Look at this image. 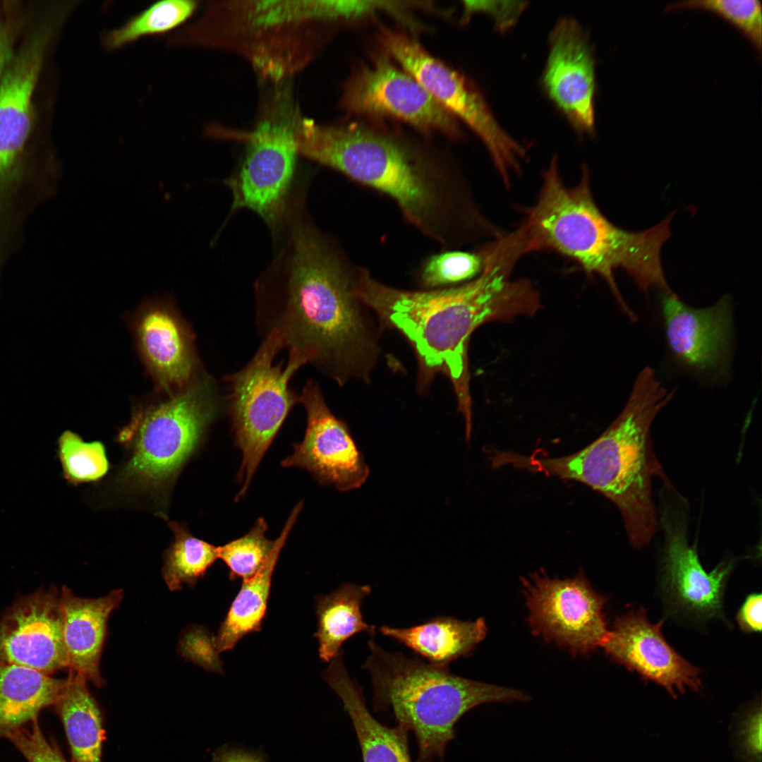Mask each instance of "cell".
Returning <instances> with one entry per match:
<instances>
[{
  "instance_id": "1",
  "label": "cell",
  "mask_w": 762,
  "mask_h": 762,
  "mask_svg": "<svg viewBox=\"0 0 762 762\" xmlns=\"http://www.w3.org/2000/svg\"><path fill=\"white\" fill-rule=\"evenodd\" d=\"M523 255L514 238H498L486 245L479 275L458 286L429 291L395 289L379 282L366 269L356 272L353 296L409 341L418 356L422 387L438 373L450 378L466 435L472 429L467 358L471 334L484 323L532 316L541 308L532 283L511 277Z\"/></svg>"
},
{
  "instance_id": "2",
  "label": "cell",
  "mask_w": 762,
  "mask_h": 762,
  "mask_svg": "<svg viewBox=\"0 0 762 762\" xmlns=\"http://www.w3.org/2000/svg\"><path fill=\"white\" fill-rule=\"evenodd\" d=\"M298 152L391 198L405 218L446 248L480 235L487 223L441 162L400 135L372 125H322L301 118Z\"/></svg>"
},
{
  "instance_id": "3",
  "label": "cell",
  "mask_w": 762,
  "mask_h": 762,
  "mask_svg": "<svg viewBox=\"0 0 762 762\" xmlns=\"http://www.w3.org/2000/svg\"><path fill=\"white\" fill-rule=\"evenodd\" d=\"M282 223L284 243L258 287L276 305L272 329L309 362L350 364L364 335L352 293L355 274L303 211L288 207Z\"/></svg>"
},
{
  "instance_id": "4",
  "label": "cell",
  "mask_w": 762,
  "mask_h": 762,
  "mask_svg": "<svg viewBox=\"0 0 762 762\" xmlns=\"http://www.w3.org/2000/svg\"><path fill=\"white\" fill-rule=\"evenodd\" d=\"M672 396L654 370L645 368L619 415L582 449L555 457L501 452L498 464L576 480L599 492L619 510L633 547L641 548L657 531L652 480L668 481L652 448L651 426Z\"/></svg>"
},
{
  "instance_id": "5",
  "label": "cell",
  "mask_w": 762,
  "mask_h": 762,
  "mask_svg": "<svg viewBox=\"0 0 762 762\" xmlns=\"http://www.w3.org/2000/svg\"><path fill=\"white\" fill-rule=\"evenodd\" d=\"M670 215L646 231L631 232L613 224L601 212L592 195L588 170L567 186L553 157L542 176L536 202L526 211L524 227L531 252L551 249L573 260L588 274H597L610 286L622 310L636 316L622 297L614 278L625 270L639 288L670 291L665 279L660 252L670 235Z\"/></svg>"
},
{
  "instance_id": "6",
  "label": "cell",
  "mask_w": 762,
  "mask_h": 762,
  "mask_svg": "<svg viewBox=\"0 0 762 762\" xmlns=\"http://www.w3.org/2000/svg\"><path fill=\"white\" fill-rule=\"evenodd\" d=\"M368 645L370 654L362 668L370 676L374 711H391L397 724L413 733L416 762H443L455 725L473 708L531 701L521 690L460 677L448 667L389 652L373 639Z\"/></svg>"
},
{
  "instance_id": "7",
  "label": "cell",
  "mask_w": 762,
  "mask_h": 762,
  "mask_svg": "<svg viewBox=\"0 0 762 762\" xmlns=\"http://www.w3.org/2000/svg\"><path fill=\"white\" fill-rule=\"evenodd\" d=\"M219 406L214 380L200 374L167 399L136 409L119 436L131 453L123 473L126 479L146 489L168 485L197 447Z\"/></svg>"
},
{
  "instance_id": "8",
  "label": "cell",
  "mask_w": 762,
  "mask_h": 762,
  "mask_svg": "<svg viewBox=\"0 0 762 762\" xmlns=\"http://www.w3.org/2000/svg\"><path fill=\"white\" fill-rule=\"evenodd\" d=\"M324 22L323 1L213 2L202 33L207 47L235 49L278 80L310 59L308 32Z\"/></svg>"
},
{
  "instance_id": "9",
  "label": "cell",
  "mask_w": 762,
  "mask_h": 762,
  "mask_svg": "<svg viewBox=\"0 0 762 762\" xmlns=\"http://www.w3.org/2000/svg\"><path fill=\"white\" fill-rule=\"evenodd\" d=\"M284 346L281 334L272 329L248 365L226 379L235 442L242 453L238 472L241 488L236 501L247 492L278 430L290 410L300 401L289 388V382L309 361L305 356L289 351L285 367L275 365L274 358Z\"/></svg>"
},
{
  "instance_id": "10",
  "label": "cell",
  "mask_w": 762,
  "mask_h": 762,
  "mask_svg": "<svg viewBox=\"0 0 762 762\" xmlns=\"http://www.w3.org/2000/svg\"><path fill=\"white\" fill-rule=\"evenodd\" d=\"M377 41L445 109L466 123L483 142L504 184L520 171L526 150L499 126L479 91L462 75L431 55L411 35L386 26Z\"/></svg>"
},
{
  "instance_id": "11",
  "label": "cell",
  "mask_w": 762,
  "mask_h": 762,
  "mask_svg": "<svg viewBox=\"0 0 762 762\" xmlns=\"http://www.w3.org/2000/svg\"><path fill=\"white\" fill-rule=\"evenodd\" d=\"M394 62L382 51L356 68L342 86L339 107L351 115L399 120L426 135L460 138L456 119Z\"/></svg>"
},
{
  "instance_id": "12",
  "label": "cell",
  "mask_w": 762,
  "mask_h": 762,
  "mask_svg": "<svg viewBox=\"0 0 762 762\" xmlns=\"http://www.w3.org/2000/svg\"><path fill=\"white\" fill-rule=\"evenodd\" d=\"M522 581L528 622L536 635L575 655L600 647L608 632L606 599L593 590L583 572L565 579L535 573Z\"/></svg>"
},
{
  "instance_id": "13",
  "label": "cell",
  "mask_w": 762,
  "mask_h": 762,
  "mask_svg": "<svg viewBox=\"0 0 762 762\" xmlns=\"http://www.w3.org/2000/svg\"><path fill=\"white\" fill-rule=\"evenodd\" d=\"M298 116L284 115L260 121L246 135L248 147L236 173L227 181L231 209L248 208L272 228L282 221L298 154L294 136Z\"/></svg>"
},
{
  "instance_id": "14",
  "label": "cell",
  "mask_w": 762,
  "mask_h": 762,
  "mask_svg": "<svg viewBox=\"0 0 762 762\" xmlns=\"http://www.w3.org/2000/svg\"><path fill=\"white\" fill-rule=\"evenodd\" d=\"M684 508L681 499L674 506L665 504L663 509V588L667 603L675 613L695 621H706L723 615L725 589L736 562L723 561L709 572L703 569L696 547L688 542Z\"/></svg>"
},
{
  "instance_id": "15",
  "label": "cell",
  "mask_w": 762,
  "mask_h": 762,
  "mask_svg": "<svg viewBox=\"0 0 762 762\" xmlns=\"http://www.w3.org/2000/svg\"><path fill=\"white\" fill-rule=\"evenodd\" d=\"M300 401L307 413L303 440L281 463L307 470L322 485L346 492L363 485L369 468L345 424L327 407L318 385L309 380Z\"/></svg>"
},
{
  "instance_id": "16",
  "label": "cell",
  "mask_w": 762,
  "mask_h": 762,
  "mask_svg": "<svg viewBox=\"0 0 762 762\" xmlns=\"http://www.w3.org/2000/svg\"><path fill=\"white\" fill-rule=\"evenodd\" d=\"M0 663L48 675L68 667L57 588L22 596L5 611L0 619Z\"/></svg>"
},
{
  "instance_id": "17",
  "label": "cell",
  "mask_w": 762,
  "mask_h": 762,
  "mask_svg": "<svg viewBox=\"0 0 762 762\" xmlns=\"http://www.w3.org/2000/svg\"><path fill=\"white\" fill-rule=\"evenodd\" d=\"M651 623L644 608L616 618L600 647L616 663L662 686L672 696L701 687L700 670L678 654Z\"/></svg>"
},
{
  "instance_id": "18",
  "label": "cell",
  "mask_w": 762,
  "mask_h": 762,
  "mask_svg": "<svg viewBox=\"0 0 762 762\" xmlns=\"http://www.w3.org/2000/svg\"><path fill=\"white\" fill-rule=\"evenodd\" d=\"M668 346L677 360L698 371H715L727 361L732 331L730 299L712 306H687L671 291L661 300Z\"/></svg>"
},
{
  "instance_id": "19",
  "label": "cell",
  "mask_w": 762,
  "mask_h": 762,
  "mask_svg": "<svg viewBox=\"0 0 762 762\" xmlns=\"http://www.w3.org/2000/svg\"><path fill=\"white\" fill-rule=\"evenodd\" d=\"M551 99L575 126L591 131L594 124V61L586 35L574 20L555 27L543 76Z\"/></svg>"
},
{
  "instance_id": "20",
  "label": "cell",
  "mask_w": 762,
  "mask_h": 762,
  "mask_svg": "<svg viewBox=\"0 0 762 762\" xmlns=\"http://www.w3.org/2000/svg\"><path fill=\"white\" fill-rule=\"evenodd\" d=\"M133 329L141 358L160 389L173 394L195 376L192 334L168 302L144 305L135 318Z\"/></svg>"
},
{
  "instance_id": "21",
  "label": "cell",
  "mask_w": 762,
  "mask_h": 762,
  "mask_svg": "<svg viewBox=\"0 0 762 762\" xmlns=\"http://www.w3.org/2000/svg\"><path fill=\"white\" fill-rule=\"evenodd\" d=\"M52 34L50 24L35 30L0 78V161L26 157L33 95Z\"/></svg>"
},
{
  "instance_id": "22",
  "label": "cell",
  "mask_w": 762,
  "mask_h": 762,
  "mask_svg": "<svg viewBox=\"0 0 762 762\" xmlns=\"http://www.w3.org/2000/svg\"><path fill=\"white\" fill-rule=\"evenodd\" d=\"M64 636L68 667L82 674L101 687L104 682L99 661L111 612L123 599V590L116 589L99 598L75 596L66 586L61 588Z\"/></svg>"
},
{
  "instance_id": "23",
  "label": "cell",
  "mask_w": 762,
  "mask_h": 762,
  "mask_svg": "<svg viewBox=\"0 0 762 762\" xmlns=\"http://www.w3.org/2000/svg\"><path fill=\"white\" fill-rule=\"evenodd\" d=\"M323 677L341 700L353 725L363 762H413L409 731L397 724L390 727L368 710L361 687L352 679L342 661V652L330 661Z\"/></svg>"
},
{
  "instance_id": "24",
  "label": "cell",
  "mask_w": 762,
  "mask_h": 762,
  "mask_svg": "<svg viewBox=\"0 0 762 762\" xmlns=\"http://www.w3.org/2000/svg\"><path fill=\"white\" fill-rule=\"evenodd\" d=\"M378 631L421 655L428 663L448 667L451 662L474 650L485 638L488 627L483 617L464 621L437 617L406 628L382 625Z\"/></svg>"
},
{
  "instance_id": "25",
  "label": "cell",
  "mask_w": 762,
  "mask_h": 762,
  "mask_svg": "<svg viewBox=\"0 0 762 762\" xmlns=\"http://www.w3.org/2000/svg\"><path fill=\"white\" fill-rule=\"evenodd\" d=\"M302 508V502L294 507L265 563L253 576L243 581L216 637L219 653L233 649L245 636L261 631L266 617L272 574L280 552Z\"/></svg>"
},
{
  "instance_id": "26",
  "label": "cell",
  "mask_w": 762,
  "mask_h": 762,
  "mask_svg": "<svg viewBox=\"0 0 762 762\" xmlns=\"http://www.w3.org/2000/svg\"><path fill=\"white\" fill-rule=\"evenodd\" d=\"M66 682L30 667L0 663V739L54 705Z\"/></svg>"
},
{
  "instance_id": "27",
  "label": "cell",
  "mask_w": 762,
  "mask_h": 762,
  "mask_svg": "<svg viewBox=\"0 0 762 762\" xmlns=\"http://www.w3.org/2000/svg\"><path fill=\"white\" fill-rule=\"evenodd\" d=\"M86 679L71 670L54 705L70 745L72 762H101L104 731L99 707L90 694Z\"/></svg>"
},
{
  "instance_id": "28",
  "label": "cell",
  "mask_w": 762,
  "mask_h": 762,
  "mask_svg": "<svg viewBox=\"0 0 762 762\" xmlns=\"http://www.w3.org/2000/svg\"><path fill=\"white\" fill-rule=\"evenodd\" d=\"M371 593L369 585L345 583L327 595L316 597L318 630L315 634L319 643V656L329 663L341 651L342 643L360 632L375 636V627L366 623L361 606Z\"/></svg>"
},
{
  "instance_id": "29",
  "label": "cell",
  "mask_w": 762,
  "mask_h": 762,
  "mask_svg": "<svg viewBox=\"0 0 762 762\" xmlns=\"http://www.w3.org/2000/svg\"><path fill=\"white\" fill-rule=\"evenodd\" d=\"M197 8L198 2L193 0L156 2L119 28L103 32L102 44L107 51H116L140 38L167 33L186 22Z\"/></svg>"
},
{
  "instance_id": "30",
  "label": "cell",
  "mask_w": 762,
  "mask_h": 762,
  "mask_svg": "<svg viewBox=\"0 0 762 762\" xmlns=\"http://www.w3.org/2000/svg\"><path fill=\"white\" fill-rule=\"evenodd\" d=\"M174 540L164 553V579L171 591L183 583L193 587L218 558V547L193 536L176 521L169 524Z\"/></svg>"
},
{
  "instance_id": "31",
  "label": "cell",
  "mask_w": 762,
  "mask_h": 762,
  "mask_svg": "<svg viewBox=\"0 0 762 762\" xmlns=\"http://www.w3.org/2000/svg\"><path fill=\"white\" fill-rule=\"evenodd\" d=\"M58 454L65 479L77 485L102 478L109 470L104 445L86 442L76 433L64 432L58 441Z\"/></svg>"
},
{
  "instance_id": "32",
  "label": "cell",
  "mask_w": 762,
  "mask_h": 762,
  "mask_svg": "<svg viewBox=\"0 0 762 762\" xmlns=\"http://www.w3.org/2000/svg\"><path fill=\"white\" fill-rule=\"evenodd\" d=\"M267 524L259 518L243 536L218 547V558L229 567L231 580L253 576L268 559L275 543L267 538Z\"/></svg>"
},
{
  "instance_id": "33",
  "label": "cell",
  "mask_w": 762,
  "mask_h": 762,
  "mask_svg": "<svg viewBox=\"0 0 762 762\" xmlns=\"http://www.w3.org/2000/svg\"><path fill=\"white\" fill-rule=\"evenodd\" d=\"M485 247L476 252L448 250L430 256L421 270V280L425 287L435 288L467 282L482 272Z\"/></svg>"
},
{
  "instance_id": "34",
  "label": "cell",
  "mask_w": 762,
  "mask_h": 762,
  "mask_svg": "<svg viewBox=\"0 0 762 762\" xmlns=\"http://www.w3.org/2000/svg\"><path fill=\"white\" fill-rule=\"evenodd\" d=\"M698 7L720 14L740 28L761 49L762 11L758 0H691L674 2L668 8Z\"/></svg>"
},
{
  "instance_id": "35",
  "label": "cell",
  "mask_w": 762,
  "mask_h": 762,
  "mask_svg": "<svg viewBox=\"0 0 762 762\" xmlns=\"http://www.w3.org/2000/svg\"><path fill=\"white\" fill-rule=\"evenodd\" d=\"M761 706L754 701L736 718L734 744L742 762H761Z\"/></svg>"
},
{
  "instance_id": "36",
  "label": "cell",
  "mask_w": 762,
  "mask_h": 762,
  "mask_svg": "<svg viewBox=\"0 0 762 762\" xmlns=\"http://www.w3.org/2000/svg\"><path fill=\"white\" fill-rule=\"evenodd\" d=\"M28 762H67L58 746L44 735L35 718L7 737Z\"/></svg>"
},
{
  "instance_id": "37",
  "label": "cell",
  "mask_w": 762,
  "mask_h": 762,
  "mask_svg": "<svg viewBox=\"0 0 762 762\" xmlns=\"http://www.w3.org/2000/svg\"><path fill=\"white\" fill-rule=\"evenodd\" d=\"M182 655L209 672H223L216 638L202 627H194L186 633L180 643Z\"/></svg>"
},
{
  "instance_id": "38",
  "label": "cell",
  "mask_w": 762,
  "mask_h": 762,
  "mask_svg": "<svg viewBox=\"0 0 762 762\" xmlns=\"http://www.w3.org/2000/svg\"><path fill=\"white\" fill-rule=\"evenodd\" d=\"M462 3L464 20L473 13H488L493 16L497 28L502 30L512 26L526 6L524 1H464Z\"/></svg>"
},
{
  "instance_id": "39",
  "label": "cell",
  "mask_w": 762,
  "mask_h": 762,
  "mask_svg": "<svg viewBox=\"0 0 762 762\" xmlns=\"http://www.w3.org/2000/svg\"><path fill=\"white\" fill-rule=\"evenodd\" d=\"M761 593H755L746 597L737 615L738 624L742 631L747 633L761 632Z\"/></svg>"
},
{
  "instance_id": "40",
  "label": "cell",
  "mask_w": 762,
  "mask_h": 762,
  "mask_svg": "<svg viewBox=\"0 0 762 762\" xmlns=\"http://www.w3.org/2000/svg\"><path fill=\"white\" fill-rule=\"evenodd\" d=\"M213 762H265V761L262 755L257 753L224 747L214 754Z\"/></svg>"
},
{
  "instance_id": "41",
  "label": "cell",
  "mask_w": 762,
  "mask_h": 762,
  "mask_svg": "<svg viewBox=\"0 0 762 762\" xmlns=\"http://www.w3.org/2000/svg\"><path fill=\"white\" fill-rule=\"evenodd\" d=\"M10 34L0 11V78L14 56Z\"/></svg>"
}]
</instances>
